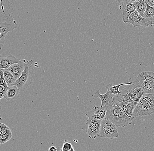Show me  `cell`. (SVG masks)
Listing matches in <instances>:
<instances>
[{
	"mask_svg": "<svg viewBox=\"0 0 154 151\" xmlns=\"http://www.w3.org/2000/svg\"><path fill=\"white\" fill-rule=\"evenodd\" d=\"M70 151H75V150H74V149H73V148H72V150H71Z\"/></svg>",
	"mask_w": 154,
	"mask_h": 151,
	"instance_id": "4dcf8cb0",
	"label": "cell"
},
{
	"mask_svg": "<svg viewBox=\"0 0 154 151\" xmlns=\"http://www.w3.org/2000/svg\"><path fill=\"white\" fill-rule=\"evenodd\" d=\"M104 107L106 111V119L117 127L125 128L129 125H131L133 119L127 116L123 107L113 101L110 104Z\"/></svg>",
	"mask_w": 154,
	"mask_h": 151,
	"instance_id": "6da1fadb",
	"label": "cell"
},
{
	"mask_svg": "<svg viewBox=\"0 0 154 151\" xmlns=\"http://www.w3.org/2000/svg\"><path fill=\"white\" fill-rule=\"evenodd\" d=\"M115 95H112L110 93L108 90L107 91L106 93L105 94H100V92L99 90L94 93V97L95 98H100L101 101V107L109 105L112 103L113 101V99Z\"/></svg>",
	"mask_w": 154,
	"mask_h": 151,
	"instance_id": "4fadbf2b",
	"label": "cell"
},
{
	"mask_svg": "<svg viewBox=\"0 0 154 151\" xmlns=\"http://www.w3.org/2000/svg\"><path fill=\"white\" fill-rule=\"evenodd\" d=\"M134 82L144 91V94L154 95V72H142Z\"/></svg>",
	"mask_w": 154,
	"mask_h": 151,
	"instance_id": "277c9868",
	"label": "cell"
},
{
	"mask_svg": "<svg viewBox=\"0 0 154 151\" xmlns=\"http://www.w3.org/2000/svg\"><path fill=\"white\" fill-rule=\"evenodd\" d=\"M133 83V82H131L121 83V84L115 86H113L111 83H110L106 86V88L112 95H119L121 93V91L119 90L120 86L126 85H130V84H132Z\"/></svg>",
	"mask_w": 154,
	"mask_h": 151,
	"instance_id": "e0dca14e",
	"label": "cell"
},
{
	"mask_svg": "<svg viewBox=\"0 0 154 151\" xmlns=\"http://www.w3.org/2000/svg\"><path fill=\"white\" fill-rule=\"evenodd\" d=\"M12 134V133H11V130L10 128L8 127L7 128H6L4 130L0 132V135H5V134Z\"/></svg>",
	"mask_w": 154,
	"mask_h": 151,
	"instance_id": "484cf974",
	"label": "cell"
},
{
	"mask_svg": "<svg viewBox=\"0 0 154 151\" xmlns=\"http://www.w3.org/2000/svg\"><path fill=\"white\" fill-rule=\"evenodd\" d=\"M12 137V134L0 135V143L3 144L9 141Z\"/></svg>",
	"mask_w": 154,
	"mask_h": 151,
	"instance_id": "7402d4cb",
	"label": "cell"
},
{
	"mask_svg": "<svg viewBox=\"0 0 154 151\" xmlns=\"http://www.w3.org/2000/svg\"><path fill=\"white\" fill-rule=\"evenodd\" d=\"M8 87H6L0 85V99L4 98L8 90Z\"/></svg>",
	"mask_w": 154,
	"mask_h": 151,
	"instance_id": "d4e9b609",
	"label": "cell"
},
{
	"mask_svg": "<svg viewBox=\"0 0 154 151\" xmlns=\"http://www.w3.org/2000/svg\"><path fill=\"white\" fill-rule=\"evenodd\" d=\"M23 60L17 58L11 55L8 56H1L0 57V69H8L14 63H19Z\"/></svg>",
	"mask_w": 154,
	"mask_h": 151,
	"instance_id": "7c38bea8",
	"label": "cell"
},
{
	"mask_svg": "<svg viewBox=\"0 0 154 151\" xmlns=\"http://www.w3.org/2000/svg\"><path fill=\"white\" fill-rule=\"evenodd\" d=\"M26 62V59H24L23 61L21 62L14 63L8 69V70L11 72V74L13 75L16 80L18 79L23 74L25 70Z\"/></svg>",
	"mask_w": 154,
	"mask_h": 151,
	"instance_id": "5bb4252c",
	"label": "cell"
},
{
	"mask_svg": "<svg viewBox=\"0 0 154 151\" xmlns=\"http://www.w3.org/2000/svg\"><path fill=\"white\" fill-rule=\"evenodd\" d=\"M136 7V10L140 15L143 16L144 12L146 10L147 5L144 0H140V1L133 3Z\"/></svg>",
	"mask_w": 154,
	"mask_h": 151,
	"instance_id": "ffe728a7",
	"label": "cell"
},
{
	"mask_svg": "<svg viewBox=\"0 0 154 151\" xmlns=\"http://www.w3.org/2000/svg\"><path fill=\"white\" fill-rule=\"evenodd\" d=\"M2 70L3 71L4 77L5 80L8 87H11L14 86L16 80L15 79L13 75L8 69H6V70L2 69Z\"/></svg>",
	"mask_w": 154,
	"mask_h": 151,
	"instance_id": "ac0fdd59",
	"label": "cell"
},
{
	"mask_svg": "<svg viewBox=\"0 0 154 151\" xmlns=\"http://www.w3.org/2000/svg\"><path fill=\"white\" fill-rule=\"evenodd\" d=\"M7 127L8 126L6 125H5V124H3V123H1V124H0V132Z\"/></svg>",
	"mask_w": 154,
	"mask_h": 151,
	"instance_id": "f1b7e54d",
	"label": "cell"
},
{
	"mask_svg": "<svg viewBox=\"0 0 154 151\" xmlns=\"http://www.w3.org/2000/svg\"><path fill=\"white\" fill-rule=\"evenodd\" d=\"M119 6L123 13V21L125 23H127L129 18L133 13L135 11L136 7L134 3L129 2L124 0Z\"/></svg>",
	"mask_w": 154,
	"mask_h": 151,
	"instance_id": "9c48e42d",
	"label": "cell"
},
{
	"mask_svg": "<svg viewBox=\"0 0 154 151\" xmlns=\"http://www.w3.org/2000/svg\"><path fill=\"white\" fill-rule=\"evenodd\" d=\"M1 5L0 23L4 22L14 11L13 7L8 0H1Z\"/></svg>",
	"mask_w": 154,
	"mask_h": 151,
	"instance_id": "30bf717a",
	"label": "cell"
},
{
	"mask_svg": "<svg viewBox=\"0 0 154 151\" xmlns=\"http://www.w3.org/2000/svg\"><path fill=\"white\" fill-rule=\"evenodd\" d=\"M117 2L119 3H121L124 0H116ZM126 1L128 2H129L132 3H133L134 2H137V1H140V0H126Z\"/></svg>",
	"mask_w": 154,
	"mask_h": 151,
	"instance_id": "f546056e",
	"label": "cell"
},
{
	"mask_svg": "<svg viewBox=\"0 0 154 151\" xmlns=\"http://www.w3.org/2000/svg\"><path fill=\"white\" fill-rule=\"evenodd\" d=\"M18 24L13 16L10 15L3 23L0 24V45L1 49L4 47L7 34L18 28Z\"/></svg>",
	"mask_w": 154,
	"mask_h": 151,
	"instance_id": "8992f818",
	"label": "cell"
},
{
	"mask_svg": "<svg viewBox=\"0 0 154 151\" xmlns=\"http://www.w3.org/2000/svg\"><path fill=\"white\" fill-rule=\"evenodd\" d=\"M73 148L71 142H69L68 140H65L64 143L63 145L62 151H70Z\"/></svg>",
	"mask_w": 154,
	"mask_h": 151,
	"instance_id": "603a6c76",
	"label": "cell"
},
{
	"mask_svg": "<svg viewBox=\"0 0 154 151\" xmlns=\"http://www.w3.org/2000/svg\"></svg>",
	"mask_w": 154,
	"mask_h": 151,
	"instance_id": "1f68e13d",
	"label": "cell"
},
{
	"mask_svg": "<svg viewBox=\"0 0 154 151\" xmlns=\"http://www.w3.org/2000/svg\"><path fill=\"white\" fill-rule=\"evenodd\" d=\"M146 4L154 8V0H144Z\"/></svg>",
	"mask_w": 154,
	"mask_h": 151,
	"instance_id": "83f0119b",
	"label": "cell"
},
{
	"mask_svg": "<svg viewBox=\"0 0 154 151\" xmlns=\"http://www.w3.org/2000/svg\"><path fill=\"white\" fill-rule=\"evenodd\" d=\"M137 104L134 103H128L122 106L125 113L130 118L133 119V113Z\"/></svg>",
	"mask_w": 154,
	"mask_h": 151,
	"instance_id": "d6986e66",
	"label": "cell"
},
{
	"mask_svg": "<svg viewBox=\"0 0 154 151\" xmlns=\"http://www.w3.org/2000/svg\"><path fill=\"white\" fill-rule=\"evenodd\" d=\"M146 5L147 7L143 17L151 22L152 24L154 21V8L147 4H146Z\"/></svg>",
	"mask_w": 154,
	"mask_h": 151,
	"instance_id": "44dd1931",
	"label": "cell"
},
{
	"mask_svg": "<svg viewBox=\"0 0 154 151\" xmlns=\"http://www.w3.org/2000/svg\"><path fill=\"white\" fill-rule=\"evenodd\" d=\"M49 151H62V150L59 147H55L53 146L49 148Z\"/></svg>",
	"mask_w": 154,
	"mask_h": 151,
	"instance_id": "4316f807",
	"label": "cell"
},
{
	"mask_svg": "<svg viewBox=\"0 0 154 151\" xmlns=\"http://www.w3.org/2000/svg\"><path fill=\"white\" fill-rule=\"evenodd\" d=\"M144 94V91L135 84L131 94V98L133 102L137 104V103Z\"/></svg>",
	"mask_w": 154,
	"mask_h": 151,
	"instance_id": "2e32d148",
	"label": "cell"
},
{
	"mask_svg": "<svg viewBox=\"0 0 154 151\" xmlns=\"http://www.w3.org/2000/svg\"><path fill=\"white\" fill-rule=\"evenodd\" d=\"M0 85L2 86L5 87H8L4 77L3 71L2 69H0Z\"/></svg>",
	"mask_w": 154,
	"mask_h": 151,
	"instance_id": "cb8c5ba5",
	"label": "cell"
},
{
	"mask_svg": "<svg viewBox=\"0 0 154 151\" xmlns=\"http://www.w3.org/2000/svg\"><path fill=\"white\" fill-rule=\"evenodd\" d=\"M20 91L16 86L9 87L4 98L8 101H12L17 99L19 97Z\"/></svg>",
	"mask_w": 154,
	"mask_h": 151,
	"instance_id": "9a60e30c",
	"label": "cell"
},
{
	"mask_svg": "<svg viewBox=\"0 0 154 151\" xmlns=\"http://www.w3.org/2000/svg\"><path fill=\"white\" fill-rule=\"evenodd\" d=\"M85 115L88 118L86 125H88L92 120H102L106 119V111L104 107L94 106L90 111H87L85 113Z\"/></svg>",
	"mask_w": 154,
	"mask_h": 151,
	"instance_id": "52a82bcc",
	"label": "cell"
},
{
	"mask_svg": "<svg viewBox=\"0 0 154 151\" xmlns=\"http://www.w3.org/2000/svg\"><path fill=\"white\" fill-rule=\"evenodd\" d=\"M128 23L131 24L134 27L139 26L147 27L152 25L151 22L140 15L136 11L130 16Z\"/></svg>",
	"mask_w": 154,
	"mask_h": 151,
	"instance_id": "ba28073f",
	"label": "cell"
},
{
	"mask_svg": "<svg viewBox=\"0 0 154 151\" xmlns=\"http://www.w3.org/2000/svg\"><path fill=\"white\" fill-rule=\"evenodd\" d=\"M119 136L117 127L114 124L107 119L102 120L98 136L103 138L106 137L111 140L113 138H117Z\"/></svg>",
	"mask_w": 154,
	"mask_h": 151,
	"instance_id": "5b68a950",
	"label": "cell"
},
{
	"mask_svg": "<svg viewBox=\"0 0 154 151\" xmlns=\"http://www.w3.org/2000/svg\"><path fill=\"white\" fill-rule=\"evenodd\" d=\"M101 122V120L95 119L92 120L88 124L86 132L89 138L95 139L98 136L100 130Z\"/></svg>",
	"mask_w": 154,
	"mask_h": 151,
	"instance_id": "8fae6325",
	"label": "cell"
},
{
	"mask_svg": "<svg viewBox=\"0 0 154 151\" xmlns=\"http://www.w3.org/2000/svg\"><path fill=\"white\" fill-rule=\"evenodd\" d=\"M154 113V95L144 94L136 106L133 118L148 116Z\"/></svg>",
	"mask_w": 154,
	"mask_h": 151,
	"instance_id": "7a4b0ae2",
	"label": "cell"
},
{
	"mask_svg": "<svg viewBox=\"0 0 154 151\" xmlns=\"http://www.w3.org/2000/svg\"><path fill=\"white\" fill-rule=\"evenodd\" d=\"M32 60L26 62L23 74L14 83V85L16 86L20 91H24L32 83L35 77V71L32 66Z\"/></svg>",
	"mask_w": 154,
	"mask_h": 151,
	"instance_id": "3957f363",
	"label": "cell"
}]
</instances>
